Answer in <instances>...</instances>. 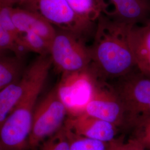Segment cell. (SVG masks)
Segmentation results:
<instances>
[{
  "mask_svg": "<svg viewBox=\"0 0 150 150\" xmlns=\"http://www.w3.org/2000/svg\"><path fill=\"white\" fill-rule=\"evenodd\" d=\"M95 30L91 50L92 69L97 77L116 79L129 75L136 67L129 43L131 26L101 15Z\"/></svg>",
  "mask_w": 150,
  "mask_h": 150,
  "instance_id": "1",
  "label": "cell"
},
{
  "mask_svg": "<svg viewBox=\"0 0 150 150\" xmlns=\"http://www.w3.org/2000/svg\"><path fill=\"white\" fill-rule=\"evenodd\" d=\"M52 65L50 54L40 55L24 71L27 78L24 92L0 129V146L2 150L27 148L38 98Z\"/></svg>",
  "mask_w": 150,
  "mask_h": 150,
  "instance_id": "2",
  "label": "cell"
},
{
  "mask_svg": "<svg viewBox=\"0 0 150 150\" xmlns=\"http://www.w3.org/2000/svg\"><path fill=\"white\" fill-rule=\"evenodd\" d=\"M67 116V110L59 98L56 86L36 105L27 148H36L57 132L64 126Z\"/></svg>",
  "mask_w": 150,
  "mask_h": 150,
  "instance_id": "3",
  "label": "cell"
},
{
  "mask_svg": "<svg viewBox=\"0 0 150 150\" xmlns=\"http://www.w3.org/2000/svg\"><path fill=\"white\" fill-rule=\"evenodd\" d=\"M50 55L52 64L62 74L86 70L92 62L91 50L87 47L84 38L57 28Z\"/></svg>",
  "mask_w": 150,
  "mask_h": 150,
  "instance_id": "4",
  "label": "cell"
},
{
  "mask_svg": "<svg viewBox=\"0 0 150 150\" xmlns=\"http://www.w3.org/2000/svg\"><path fill=\"white\" fill-rule=\"evenodd\" d=\"M62 75L57 88L68 116L82 114L93 95L98 78L91 65L86 70Z\"/></svg>",
  "mask_w": 150,
  "mask_h": 150,
  "instance_id": "5",
  "label": "cell"
},
{
  "mask_svg": "<svg viewBox=\"0 0 150 150\" xmlns=\"http://www.w3.org/2000/svg\"><path fill=\"white\" fill-rule=\"evenodd\" d=\"M23 8L38 12L56 28L84 39L95 30V23L77 15L66 0H33Z\"/></svg>",
  "mask_w": 150,
  "mask_h": 150,
  "instance_id": "6",
  "label": "cell"
},
{
  "mask_svg": "<svg viewBox=\"0 0 150 150\" xmlns=\"http://www.w3.org/2000/svg\"><path fill=\"white\" fill-rule=\"evenodd\" d=\"M115 88L125 109L127 125L150 118V78L142 75H127Z\"/></svg>",
  "mask_w": 150,
  "mask_h": 150,
  "instance_id": "7",
  "label": "cell"
},
{
  "mask_svg": "<svg viewBox=\"0 0 150 150\" xmlns=\"http://www.w3.org/2000/svg\"><path fill=\"white\" fill-rule=\"evenodd\" d=\"M83 113L106 121L118 128L127 125L125 109L116 90L99 79Z\"/></svg>",
  "mask_w": 150,
  "mask_h": 150,
  "instance_id": "8",
  "label": "cell"
},
{
  "mask_svg": "<svg viewBox=\"0 0 150 150\" xmlns=\"http://www.w3.org/2000/svg\"><path fill=\"white\" fill-rule=\"evenodd\" d=\"M102 15L114 21L133 26L149 21L148 0H100Z\"/></svg>",
  "mask_w": 150,
  "mask_h": 150,
  "instance_id": "9",
  "label": "cell"
},
{
  "mask_svg": "<svg viewBox=\"0 0 150 150\" xmlns=\"http://www.w3.org/2000/svg\"><path fill=\"white\" fill-rule=\"evenodd\" d=\"M64 126L76 134L106 142L116 138L118 129L112 123L85 113L67 116Z\"/></svg>",
  "mask_w": 150,
  "mask_h": 150,
  "instance_id": "10",
  "label": "cell"
},
{
  "mask_svg": "<svg viewBox=\"0 0 150 150\" xmlns=\"http://www.w3.org/2000/svg\"><path fill=\"white\" fill-rule=\"evenodd\" d=\"M8 8L13 23L21 33L34 32L52 43L56 28L43 16L38 12L23 8Z\"/></svg>",
  "mask_w": 150,
  "mask_h": 150,
  "instance_id": "11",
  "label": "cell"
},
{
  "mask_svg": "<svg viewBox=\"0 0 150 150\" xmlns=\"http://www.w3.org/2000/svg\"><path fill=\"white\" fill-rule=\"evenodd\" d=\"M128 40L137 68L142 75L150 78V20L131 26Z\"/></svg>",
  "mask_w": 150,
  "mask_h": 150,
  "instance_id": "12",
  "label": "cell"
},
{
  "mask_svg": "<svg viewBox=\"0 0 150 150\" xmlns=\"http://www.w3.org/2000/svg\"><path fill=\"white\" fill-rule=\"evenodd\" d=\"M27 82L24 72L20 79L0 91V129L21 97Z\"/></svg>",
  "mask_w": 150,
  "mask_h": 150,
  "instance_id": "13",
  "label": "cell"
},
{
  "mask_svg": "<svg viewBox=\"0 0 150 150\" xmlns=\"http://www.w3.org/2000/svg\"><path fill=\"white\" fill-rule=\"evenodd\" d=\"M22 59L13 57H0V91L21 79L23 74Z\"/></svg>",
  "mask_w": 150,
  "mask_h": 150,
  "instance_id": "14",
  "label": "cell"
},
{
  "mask_svg": "<svg viewBox=\"0 0 150 150\" xmlns=\"http://www.w3.org/2000/svg\"><path fill=\"white\" fill-rule=\"evenodd\" d=\"M72 8L87 21L95 23L102 15L100 0H66Z\"/></svg>",
  "mask_w": 150,
  "mask_h": 150,
  "instance_id": "15",
  "label": "cell"
},
{
  "mask_svg": "<svg viewBox=\"0 0 150 150\" xmlns=\"http://www.w3.org/2000/svg\"><path fill=\"white\" fill-rule=\"evenodd\" d=\"M18 44L25 52L31 51L40 55H48L50 54L51 43L34 32L22 33L18 40Z\"/></svg>",
  "mask_w": 150,
  "mask_h": 150,
  "instance_id": "16",
  "label": "cell"
},
{
  "mask_svg": "<svg viewBox=\"0 0 150 150\" xmlns=\"http://www.w3.org/2000/svg\"><path fill=\"white\" fill-rule=\"evenodd\" d=\"M64 127L69 141L70 150H108V142L82 136Z\"/></svg>",
  "mask_w": 150,
  "mask_h": 150,
  "instance_id": "17",
  "label": "cell"
},
{
  "mask_svg": "<svg viewBox=\"0 0 150 150\" xmlns=\"http://www.w3.org/2000/svg\"><path fill=\"white\" fill-rule=\"evenodd\" d=\"M40 150H70L64 125L57 132L43 142Z\"/></svg>",
  "mask_w": 150,
  "mask_h": 150,
  "instance_id": "18",
  "label": "cell"
},
{
  "mask_svg": "<svg viewBox=\"0 0 150 150\" xmlns=\"http://www.w3.org/2000/svg\"><path fill=\"white\" fill-rule=\"evenodd\" d=\"M0 49L9 50L15 54V56L22 59L26 53L18 45L16 38L11 33L7 31L0 24Z\"/></svg>",
  "mask_w": 150,
  "mask_h": 150,
  "instance_id": "19",
  "label": "cell"
},
{
  "mask_svg": "<svg viewBox=\"0 0 150 150\" xmlns=\"http://www.w3.org/2000/svg\"><path fill=\"white\" fill-rule=\"evenodd\" d=\"M134 137L146 150H150V118L146 119L135 125Z\"/></svg>",
  "mask_w": 150,
  "mask_h": 150,
  "instance_id": "20",
  "label": "cell"
},
{
  "mask_svg": "<svg viewBox=\"0 0 150 150\" xmlns=\"http://www.w3.org/2000/svg\"><path fill=\"white\" fill-rule=\"evenodd\" d=\"M108 150H147L134 138L126 140L123 137H119L108 142Z\"/></svg>",
  "mask_w": 150,
  "mask_h": 150,
  "instance_id": "21",
  "label": "cell"
},
{
  "mask_svg": "<svg viewBox=\"0 0 150 150\" xmlns=\"http://www.w3.org/2000/svg\"><path fill=\"white\" fill-rule=\"evenodd\" d=\"M33 0H0V8L5 7H14L16 5L24 6Z\"/></svg>",
  "mask_w": 150,
  "mask_h": 150,
  "instance_id": "22",
  "label": "cell"
},
{
  "mask_svg": "<svg viewBox=\"0 0 150 150\" xmlns=\"http://www.w3.org/2000/svg\"><path fill=\"white\" fill-rule=\"evenodd\" d=\"M4 51L0 49V57L4 56Z\"/></svg>",
  "mask_w": 150,
  "mask_h": 150,
  "instance_id": "23",
  "label": "cell"
},
{
  "mask_svg": "<svg viewBox=\"0 0 150 150\" xmlns=\"http://www.w3.org/2000/svg\"><path fill=\"white\" fill-rule=\"evenodd\" d=\"M0 150H2V149L1 147V146H0Z\"/></svg>",
  "mask_w": 150,
  "mask_h": 150,
  "instance_id": "24",
  "label": "cell"
}]
</instances>
